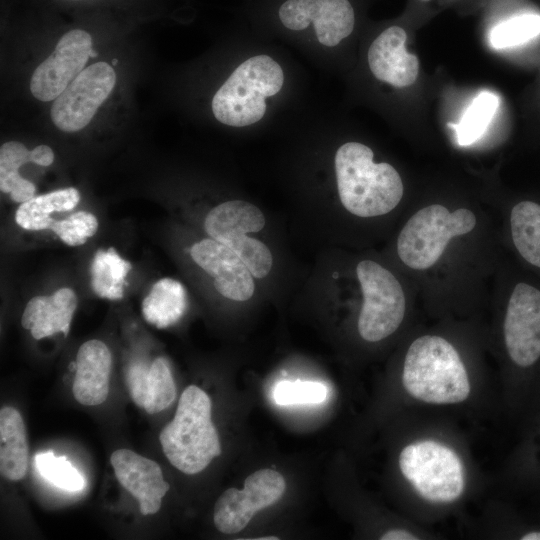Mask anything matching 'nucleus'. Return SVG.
Listing matches in <instances>:
<instances>
[{
	"label": "nucleus",
	"instance_id": "1",
	"mask_svg": "<svg viewBox=\"0 0 540 540\" xmlns=\"http://www.w3.org/2000/svg\"><path fill=\"white\" fill-rule=\"evenodd\" d=\"M370 147L360 142L342 144L334 157L340 201L350 213L375 217L389 213L401 201L404 187L389 163H376Z\"/></svg>",
	"mask_w": 540,
	"mask_h": 540
},
{
	"label": "nucleus",
	"instance_id": "2",
	"mask_svg": "<svg viewBox=\"0 0 540 540\" xmlns=\"http://www.w3.org/2000/svg\"><path fill=\"white\" fill-rule=\"evenodd\" d=\"M284 85V69L274 57L251 55L216 90L211 100L213 116L221 124L235 128L257 124L267 113L268 99L277 96Z\"/></svg>",
	"mask_w": 540,
	"mask_h": 540
},
{
	"label": "nucleus",
	"instance_id": "3",
	"mask_svg": "<svg viewBox=\"0 0 540 540\" xmlns=\"http://www.w3.org/2000/svg\"><path fill=\"white\" fill-rule=\"evenodd\" d=\"M402 382L408 394L426 403H459L470 393L468 374L457 350L436 335L420 336L409 346Z\"/></svg>",
	"mask_w": 540,
	"mask_h": 540
},
{
	"label": "nucleus",
	"instance_id": "4",
	"mask_svg": "<svg viewBox=\"0 0 540 540\" xmlns=\"http://www.w3.org/2000/svg\"><path fill=\"white\" fill-rule=\"evenodd\" d=\"M211 410L207 393L190 385L180 396L174 418L160 432L163 453L172 466L185 474L203 471L221 454Z\"/></svg>",
	"mask_w": 540,
	"mask_h": 540
},
{
	"label": "nucleus",
	"instance_id": "5",
	"mask_svg": "<svg viewBox=\"0 0 540 540\" xmlns=\"http://www.w3.org/2000/svg\"><path fill=\"white\" fill-rule=\"evenodd\" d=\"M476 224L475 214L466 208L452 212L440 204L421 208L398 236V256L409 268L426 270L438 262L452 238L470 233Z\"/></svg>",
	"mask_w": 540,
	"mask_h": 540
},
{
	"label": "nucleus",
	"instance_id": "6",
	"mask_svg": "<svg viewBox=\"0 0 540 540\" xmlns=\"http://www.w3.org/2000/svg\"><path fill=\"white\" fill-rule=\"evenodd\" d=\"M403 476L425 500L449 503L464 491V467L449 447L432 440L406 446L399 456Z\"/></svg>",
	"mask_w": 540,
	"mask_h": 540
},
{
	"label": "nucleus",
	"instance_id": "7",
	"mask_svg": "<svg viewBox=\"0 0 540 540\" xmlns=\"http://www.w3.org/2000/svg\"><path fill=\"white\" fill-rule=\"evenodd\" d=\"M264 226L265 218L260 209L243 200L215 206L204 220L208 236L235 252L255 278H263L270 272L273 258L264 243L246 234L258 232Z\"/></svg>",
	"mask_w": 540,
	"mask_h": 540
},
{
	"label": "nucleus",
	"instance_id": "8",
	"mask_svg": "<svg viewBox=\"0 0 540 540\" xmlns=\"http://www.w3.org/2000/svg\"><path fill=\"white\" fill-rule=\"evenodd\" d=\"M356 273L363 295L358 332L364 340L378 342L393 334L402 323L405 294L397 278L377 262H359Z\"/></svg>",
	"mask_w": 540,
	"mask_h": 540
},
{
	"label": "nucleus",
	"instance_id": "9",
	"mask_svg": "<svg viewBox=\"0 0 540 540\" xmlns=\"http://www.w3.org/2000/svg\"><path fill=\"white\" fill-rule=\"evenodd\" d=\"M276 20L286 31L309 35L325 48L349 37L355 27V10L349 0H282Z\"/></svg>",
	"mask_w": 540,
	"mask_h": 540
},
{
	"label": "nucleus",
	"instance_id": "10",
	"mask_svg": "<svg viewBox=\"0 0 540 540\" xmlns=\"http://www.w3.org/2000/svg\"><path fill=\"white\" fill-rule=\"evenodd\" d=\"M116 80V72L107 62H95L83 69L53 101V124L67 133L84 129L111 95Z\"/></svg>",
	"mask_w": 540,
	"mask_h": 540
},
{
	"label": "nucleus",
	"instance_id": "11",
	"mask_svg": "<svg viewBox=\"0 0 540 540\" xmlns=\"http://www.w3.org/2000/svg\"><path fill=\"white\" fill-rule=\"evenodd\" d=\"M285 489V479L278 471L265 468L253 472L242 490L228 488L218 497L213 510L215 527L224 534L240 532L259 510L276 503Z\"/></svg>",
	"mask_w": 540,
	"mask_h": 540
},
{
	"label": "nucleus",
	"instance_id": "12",
	"mask_svg": "<svg viewBox=\"0 0 540 540\" xmlns=\"http://www.w3.org/2000/svg\"><path fill=\"white\" fill-rule=\"evenodd\" d=\"M92 34L83 28L66 31L52 53L34 70L29 88L40 101H54L85 69L92 53Z\"/></svg>",
	"mask_w": 540,
	"mask_h": 540
},
{
	"label": "nucleus",
	"instance_id": "13",
	"mask_svg": "<svg viewBox=\"0 0 540 540\" xmlns=\"http://www.w3.org/2000/svg\"><path fill=\"white\" fill-rule=\"evenodd\" d=\"M504 340L510 359L529 367L540 358V289L520 282L506 308Z\"/></svg>",
	"mask_w": 540,
	"mask_h": 540
},
{
	"label": "nucleus",
	"instance_id": "14",
	"mask_svg": "<svg viewBox=\"0 0 540 540\" xmlns=\"http://www.w3.org/2000/svg\"><path fill=\"white\" fill-rule=\"evenodd\" d=\"M190 255L200 268L214 278L213 285L222 296L234 301H246L253 296V275L229 247L206 238L193 244Z\"/></svg>",
	"mask_w": 540,
	"mask_h": 540
},
{
	"label": "nucleus",
	"instance_id": "15",
	"mask_svg": "<svg viewBox=\"0 0 540 540\" xmlns=\"http://www.w3.org/2000/svg\"><path fill=\"white\" fill-rule=\"evenodd\" d=\"M110 463L119 483L139 502L141 514L157 513L170 489L159 464L125 448L115 450Z\"/></svg>",
	"mask_w": 540,
	"mask_h": 540
},
{
	"label": "nucleus",
	"instance_id": "16",
	"mask_svg": "<svg viewBox=\"0 0 540 540\" xmlns=\"http://www.w3.org/2000/svg\"><path fill=\"white\" fill-rule=\"evenodd\" d=\"M407 34L399 26L382 31L371 43L367 62L373 76L395 88L412 85L419 73L417 56L405 48Z\"/></svg>",
	"mask_w": 540,
	"mask_h": 540
},
{
	"label": "nucleus",
	"instance_id": "17",
	"mask_svg": "<svg viewBox=\"0 0 540 540\" xmlns=\"http://www.w3.org/2000/svg\"><path fill=\"white\" fill-rule=\"evenodd\" d=\"M112 355L107 345L97 339L84 342L76 355L73 381L75 400L85 406L102 404L109 394Z\"/></svg>",
	"mask_w": 540,
	"mask_h": 540
},
{
	"label": "nucleus",
	"instance_id": "18",
	"mask_svg": "<svg viewBox=\"0 0 540 540\" xmlns=\"http://www.w3.org/2000/svg\"><path fill=\"white\" fill-rule=\"evenodd\" d=\"M77 303L76 293L68 287L60 288L48 296H35L25 306L21 325L30 330L36 340L60 332L67 336Z\"/></svg>",
	"mask_w": 540,
	"mask_h": 540
},
{
	"label": "nucleus",
	"instance_id": "19",
	"mask_svg": "<svg viewBox=\"0 0 540 540\" xmlns=\"http://www.w3.org/2000/svg\"><path fill=\"white\" fill-rule=\"evenodd\" d=\"M130 397L134 404L148 414L166 409L176 397V386L166 360L156 358L150 366L134 363L126 376Z\"/></svg>",
	"mask_w": 540,
	"mask_h": 540
},
{
	"label": "nucleus",
	"instance_id": "20",
	"mask_svg": "<svg viewBox=\"0 0 540 540\" xmlns=\"http://www.w3.org/2000/svg\"><path fill=\"white\" fill-rule=\"evenodd\" d=\"M28 441L24 420L13 407L0 410V472L9 481H19L28 469Z\"/></svg>",
	"mask_w": 540,
	"mask_h": 540
},
{
	"label": "nucleus",
	"instance_id": "21",
	"mask_svg": "<svg viewBox=\"0 0 540 540\" xmlns=\"http://www.w3.org/2000/svg\"><path fill=\"white\" fill-rule=\"evenodd\" d=\"M186 308V290L179 281L172 278L158 280L141 305L145 320L159 329L175 324Z\"/></svg>",
	"mask_w": 540,
	"mask_h": 540
},
{
	"label": "nucleus",
	"instance_id": "22",
	"mask_svg": "<svg viewBox=\"0 0 540 540\" xmlns=\"http://www.w3.org/2000/svg\"><path fill=\"white\" fill-rule=\"evenodd\" d=\"M80 201V193L74 187L58 189L46 194L34 196L21 203L15 213L16 223L29 231L50 230L55 219L50 217L54 212H68Z\"/></svg>",
	"mask_w": 540,
	"mask_h": 540
},
{
	"label": "nucleus",
	"instance_id": "23",
	"mask_svg": "<svg viewBox=\"0 0 540 540\" xmlns=\"http://www.w3.org/2000/svg\"><path fill=\"white\" fill-rule=\"evenodd\" d=\"M510 229L521 257L540 268V204L528 200L517 203L510 213Z\"/></svg>",
	"mask_w": 540,
	"mask_h": 540
},
{
	"label": "nucleus",
	"instance_id": "24",
	"mask_svg": "<svg viewBox=\"0 0 540 540\" xmlns=\"http://www.w3.org/2000/svg\"><path fill=\"white\" fill-rule=\"evenodd\" d=\"M132 265L114 248L99 249L91 262V287L101 298L118 300L123 297L125 278Z\"/></svg>",
	"mask_w": 540,
	"mask_h": 540
},
{
	"label": "nucleus",
	"instance_id": "25",
	"mask_svg": "<svg viewBox=\"0 0 540 540\" xmlns=\"http://www.w3.org/2000/svg\"><path fill=\"white\" fill-rule=\"evenodd\" d=\"M30 161V151L18 141H8L0 148V189L16 203L34 197L35 185L19 174L22 165Z\"/></svg>",
	"mask_w": 540,
	"mask_h": 540
},
{
	"label": "nucleus",
	"instance_id": "26",
	"mask_svg": "<svg viewBox=\"0 0 540 540\" xmlns=\"http://www.w3.org/2000/svg\"><path fill=\"white\" fill-rule=\"evenodd\" d=\"M499 105V98L490 91L478 94L464 112L457 124L448 123L456 133L460 145H470L478 140L493 119Z\"/></svg>",
	"mask_w": 540,
	"mask_h": 540
},
{
	"label": "nucleus",
	"instance_id": "27",
	"mask_svg": "<svg viewBox=\"0 0 540 540\" xmlns=\"http://www.w3.org/2000/svg\"><path fill=\"white\" fill-rule=\"evenodd\" d=\"M35 468L52 485L69 492L81 491L86 486L84 476L65 456H56L53 451L35 455Z\"/></svg>",
	"mask_w": 540,
	"mask_h": 540
},
{
	"label": "nucleus",
	"instance_id": "28",
	"mask_svg": "<svg viewBox=\"0 0 540 540\" xmlns=\"http://www.w3.org/2000/svg\"><path fill=\"white\" fill-rule=\"evenodd\" d=\"M540 34V16L524 14L508 19L490 33L489 41L496 49L523 44Z\"/></svg>",
	"mask_w": 540,
	"mask_h": 540
},
{
	"label": "nucleus",
	"instance_id": "29",
	"mask_svg": "<svg viewBox=\"0 0 540 540\" xmlns=\"http://www.w3.org/2000/svg\"><path fill=\"white\" fill-rule=\"evenodd\" d=\"M328 394L327 387L314 381H281L273 391V398L280 406L297 404H317Z\"/></svg>",
	"mask_w": 540,
	"mask_h": 540
},
{
	"label": "nucleus",
	"instance_id": "30",
	"mask_svg": "<svg viewBox=\"0 0 540 540\" xmlns=\"http://www.w3.org/2000/svg\"><path fill=\"white\" fill-rule=\"evenodd\" d=\"M52 230L66 245L79 246L98 230L96 216L88 211H77L61 220H54Z\"/></svg>",
	"mask_w": 540,
	"mask_h": 540
},
{
	"label": "nucleus",
	"instance_id": "31",
	"mask_svg": "<svg viewBox=\"0 0 540 540\" xmlns=\"http://www.w3.org/2000/svg\"><path fill=\"white\" fill-rule=\"evenodd\" d=\"M54 152L48 145H38L30 151V162L47 167L54 162Z\"/></svg>",
	"mask_w": 540,
	"mask_h": 540
},
{
	"label": "nucleus",
	"instance_id": "32",
	"mask_svg": "<svg viewBox=\"0 0 540 540\" xmlns=\"http://www.w3.org/2000/svg\"><path fill=\"white\" fill-rule=\"evenodd\" d=\"M381 540H416L418 539L414 534L403 529H394L385 532L381 537Z\"/></svg>",
	"mask_w": 540,
	"mask_h": 540
},
{
	"label": "nucleus",
	"instance_id": "33",
	"mask_svg": "<svg viewBox=\"0 0 540 540\" xmlns=\"http://www.w3.org/2000/svg\"><path fill=\"white\" fill-rule=\"evenodd\" d=\"M522 540H540V531L530 532L521 537Z\"/></svg>",
	"mask_w": 540,
	"mask_h": 540
},
{
	"label": "nucleus",
	"instance_id": "34",
	"mask_svg": "<svg viewBox=\"0 0 540 540\" xmlns=\"http://www.w3.org/2000/svg\"><path fill=\"white\" fill-rule=\"evenodd\" d=\"M59 1L69 3V4H84V3L92 2L94 0H59Z\"/></svg>",
	"mask_w": 540,
	"mask_h": 540
},
{
	"label": "nucleus",
	"instance_id": "35",
	"mask_svg": "<svg viewBox=\"0 0 540 540\" xmlns=\"http://www.w3.org/2000/svg\"><path fill=\"white\" fill-rule=\"evenodd\" d=\"M257 540H278L279 538L276 536H268V537H259L256 538Z\"/></svg>",
	"mask_w": 540,
	"mask_h": 540
},
{
	"label": "nucleus",
	"instance_id": "36",
	"mask_svg": "<svg viewBox=\"0 0 540 540\" xmlns=\"http://www.w3.org/2000/svg\"><path fill=\"white\" fill-rule=\"evenodd\" d=\"M424 1H427V0H424Z\"/></svg>",
	"mask_w": 540,
	"mask_h": 540
}]
</instances>
